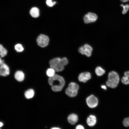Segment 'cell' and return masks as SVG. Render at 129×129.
<instances>
[{
	"mask_svg": "<svg viewBox=\"0 0 129 129\" xmlns=\"http://www.w3.org/2000/svg\"><path fill=\"white\" fill-rule=\"evenodd\" d=\"M96 122V118L93 115H90L87 119V123L88 125L89 126H94Z\"/></svg>",
	"mask_w": 129,
	"mask_h": 129,
	"instance_id": "4fadbf2b",
	"label": "cell"
},
{
	"mask_svg": "<svg viewBox=\"0 0 129 129\" xmlns=\"http://www.w3.org/2000/svg\"><path fill=\"white\" fill-rule=\"evenodd\" d=\"M34 95V91L32 89H28L25 92V95L27 99H30L32 98Z\"/></svg>",
	"mask_w": 129,
	"mask_h": 129,
	"instance_id": "9a60e30c",
	"label": "cell"
},
{
	"mask_svg": "<svg viewBox=\"0 0 129 129\" xmlns=\"http://www.w3.org/2000/svg\"><path fill=\"white\" fill-rule=\"evenodd\" d=\"M48 82L51 86L52 90L55 92L61 91L65 84V81L64 78L56 74L49 77Z\"/></svg>",
	"mask_w": 129,
	"mask_h": 129,
	"instance_id": "6da1fadb",
	"label": "cell"
},
{
	"mask_svg": "<svg viewBox=\"0 0 129 129\" xmlns=\"http://www.w3.org/2000/svg\"><path fill=\"white\" fill-rule=\"evenodd\" d=\"M121 6L123 8V10L122 12V13L123 14H126L128 11L129 9V5L128 4H126L124 5L123 4H121Z\"/></svg>",
	"mask_w": 129,
	"mask_h": 129,
	"instance_id": "ffe728a7",
	"label": "cell"
},
{
	"mask_svg": "<svg viewBox=\"0 0 129 129\" xmlns=\"http://www.w3.org/2000/svg\"><path fill=\"white\" fill-rule=\"evenodd\" d=\"M119 81V77L118 74L115 71H112L108 73V79L106 84L108 87L114 88L118 86Z\"/></svg>",
	"mask_w": 129,
	"mask_h": 129,
	"instance_id": "3957f363",
	"label": "cell"
},
{
	"mask_svg": "<svg viewBox=\"0 0 129 129\" xmlns=\"http://www.w3.org/2000/svg\"><path fill=\"white\" fill-rule=\"evenodd\" d=\"M101 88L105 90H106L107 89V87L105 85H102L101 86Z\"/></svg>",
	"mask_w": 129,
	"mask_h": 129,
	"instance_id": "4316f807",
	"label": "cell"
},
{
	"mask_svg": "<svg viewBox=\"0 0 129 129\" xmlns=\"http://www.w3.org/2000/svg\"><path fill=\"white\" fill-rule=\"evenodd\" d=\"M123 2H126L129 1V0H120Z\"/></svg>",
	"mask_w": 129,
	"mask_h": 129,
	"instance_id": "83f0119b",
	"label": "cell"
},
{
	"mask_svg": "<svg viewBox=\"0 0 129 129\" xmlns=\"http://www.w3.org/2000/svg\"><path fill=\"white\" fill-rule=\"evenodd\" d=\"M92 47L88 44H85L83 46L79 48L78 51L83 55H85L88 57H90L92 54Z\"/></svg>",
	"mask_w": 129,
	"mask_h": 129,
	"instance_id": "8992f818",
	"label": "cell"
},
{
	"mask_svg": "<svg viewBox=\"0 0 129 129\" xmlns=\"http://www.w3.org/2000/svg\"><path fill=\"white\" fill-rule=\"evenodd\" d=\"M10 74V69L8 66L4 63L0 65V75L1 76H6Z\"/></svg>",
	"mask_w": 129,
	"mask_h": 129,
	"instance_id": "9c48e42d",
	"label": "cell"
},
{
	"mask_svg": "<svg viewBox=\"0 0 129 129\" xmlns=\"http://www.w3.org/2000/svg\"><path fill=\"white\" fill-rule=\"evenodd\" d=\"M97 18V15L95 14L89 12L84 16L83 20L86 23L94 22L96 21Z\"/></svg>",
	"mask_w": 129,
	"mask_h": 129,
	"instance_id": "52a82bcc",
	"label": "cell"
},
{
	"mask_svg": "<svg viewBox=\"0 0 129 129\" xmlns=\"http://www.w3.org/2000/svg\"><path fill=\"white\" fill-rule=\"evenodd\" d=\"M91 78V75L88 72H85L80 73L79 75L78 78L79 81L81 82H86Z\"/></svg>",
	"mask_w": 129,
	"mask_h": 129,
	"instance_id": "30bf717a",
	"label": "cell"
},
{
	"mask_svg": "<svg viewBox=\"0 0 129 129\" xmlns=\"http://www.w3.org/2000/svg\"><path fill=\"white\" fill-rule=\"evenodd\" d=\"M56 2L55 1H53L52 0H46V3L49 6L52 7L54 5Z\"/></svg>",
	"mask_w": 129,
	"mask_h": 129,
	"instance_id": "7402d4cb",
	"label": "cell"
},
{
	"mask_svg": "<svg viewBox=\"0 0 129 129\" xmlns=\"http://www.w3.org/2000/svg\"><path fill=\"white\" fill-rule=\"evenodd\" d=\"M30 12L31 16L33 17H37L39 16V10L36 7H33L31 8Z\"/></svg>",
	"mask_w": 129,
	"mask_h": 129,
	"instance_id": "5bb4252c",
	"label": "cell"
},
{
	"mask_svg": "<svg viewBox=\"0 0 129 129\" xmlns=\"http://www.w3.org/2000/svg\"><path fill=\"white\" fill-rule=\"evenodd\" d=\"M121 81L124 84L127 85L129 84V78L124 76L122 77Z\"/></svg>",
	"mask_w": 129,
	"mask_h": 129,
	"instance_id": "44dd1931",
	"label": "cell"
},
{
	"mask_svg": "<svg viewBox=\"0 0 129 129\" xmlns=\"http://www.w3.org/2000/svg\"><path fill=\"white\" fill-rule=\"evenodd\" d=\"M52 129H60V128H59L56 127L53 128H52Z\"/></svg>",
	"mask_w": 129,
	"mask_h": 129,
	"instance_id": "f1b7e54d",
	"label": "cell"
},
{
	"mask_svg": "<svg viewBox=\"0 0 129 129\" xmlns=\"http://www.w3.org/2000/svg\"><path fill=\"white\" fill-rule=\"evenodd\" d=\"M69 123L72 125L75 124L78 121V117L76 114L72 113L69 115L68 117Z\"/></svg>",
	"mask_w": 129,
	"mask_h": 129,
	"instance_id": "8fae6325",
	"label": "cell"
},
{
	"mask_svg": "<svg viewBox=\"0 0 129 129\" xmlns=\"http://www.w3.org/2000/svg\"><path fill=\"white\" fill-rule=\"evenodd\" d=\"M55 72L54 69L50 68L47 70L46 73L47 75L50 77L54 76L55 74Z\"/></svg>",
	"mask_w": 129,
	"mask_h": 129,
	"instance_id": "ac0fdd59",
	"label": "cell"
},
{
	"mask_svg": "<svg viewBox=\"0 0 129 129\" xmlns=\"http://www.w3.org/2000/svg\"><path fill=\"white\" fill-rule=\"evenodd\" d=\"M7 51L3 45L0 44V57L2 58L6 55Z\"/></svg>",
	"mask_w": 129,
	"mask_h": 129,
	"instance_id": "e0dca14e",
	"label": "cell"
},
{
	"mask_svg": "<svg viewBox=\"0 0 129 129\" xmlns=\"http://www.w3.org/2000/svg\"><path fill=\"white\" fill-rule=\"evenodd\" d=\"M4 63L3 60L1 59V58H0V65Z\"/></svg>",
	"mask_w": 129,
	"mask_h": 129,
	"instance_id": "484cf974",
	"label": "cell"
},
{
	"mask_svg": "<svg viewBox=\"0 0 129 129\" xmlns=\"http://www.w3.org/2000/svg\"></svg>",
	"mask_w": 129,
	"mask_h": 129,
	"instance_id": "4dcf8cb0",
	"label": "cell"
},
{
	"mask_svg": "<svg viewBox=\"0 0 129 129\" xmlns=\"http://www.w3.org/2000/svg\"><path fill=\"white\" fill-rule=\"evenodd\" d=\"M14 76L15 79L17 81H22L24 79L25 75L22 71L18 70L15 73Z\"/></svg>",
	"mask_w": 129,
	"mask_h": 129,
	"instance_id": "7c38bea8",
	"label": "cell"
},
{
	"mask_svg": "<svg viewBox=\"0 0 129 129\" xmlns=\"http://www.w3.org/2000/svg\"><path fill=\"white\" fill-rule=\"evenodd\" d=\"M123 124L126 127L129 126V118H125L123 121Z\"/></svg>",
	"mask_w": 129,
	"mask_h": 129,
	"instance_id": "603a6c76",
	"label": "cell"
},
{
	"mask_svg": "<svg viewBox=\"0 0 129 129\" xmlns=\"http://www.w3.org/2000/svg\"><path fill=\"white\" fill-rule=\"evenodd\" d=\"M3 124L1 122H0V127H2V126H3Z\"/></svg>",
	"mask_w": 129,
	"mask_h": 129,
	"instance_id": "f546056e",
	"label": "cell"
},
{
	"mask_svg": "<svg viewBox=\"0 0 129 129\" xmlns=\"http://www.w3.org/2000/svg\"><path fill=\"white\" fill-rule=\"evenodd\" d=\"M124 76L129 78V71L125 72L124 73Z\"/></svg>",
	"mask_w": 129,
	"mask_h": 129,
	"instance_id": "cb8c5ba5",
	"label": "cell"
},
{
	"mask_svg": "<svg viewBox=\"0 0 129 129\" xmlns=\"http://www.w3.org/2000/svg\"><path fill=\"white\" fill-rule=\"evenodd\" d=\"M95 72L97 75L100 76L105 74V71L101 67L98 66L95 69Z\"/></svg>",
	"mask_w": 129,
	"mask_h": 129,
	"instance_id": "2e32d148",
	"label": "cell"
},
{
	"mask_svg": "<svg viewBox=\"0 0 129 129\" xmlns=\"http://www.w3.org/2000/svg\"><path fill=\"white\" fill-rule=\"evenodd\" d=\"M49 42V38L48 37L43 34H40L37 39L38 45L42 48H44L47 46Z\"/></svg>",
	"mask_w": 129,
	"mask_h": 129,
	"instance_id": "5b68a950",
	"label": "cell"
},
{
	"mask_svg": "<svg viewBox=\"0 0 129 129\" xmlns=\"http://www.w3.org/2000/svg\"><path fill=\"white\" fill-rule=\"evenodd\" d=\"M14 48L15 50L18 52H22L24 49L22 45L19 43H17L14 46Z\"/></svg>",
	"mask_w": 129,
	"mask_h": 129,
	"instance_id": "d6986e66",
	"label": "cell"
},
{
	"mask_svg": "<svg viewBox=\"0 0 129 129\" xmlns=\"http://www.w3.org/2000/svg\"><path fill=\"white\" fill-rule=\"evenodd\" d=\"M76 129H83L84 128L82 125H79L76 127Z\"/></svg>",
	"mask_w": 129,
	"mask_h": 129,
	"instance_id": "d4e9b609",
	"label": "cell"
},
{
	"mask_svg": "<svg viewBox=\"0 0 129 129\" xmlns=\"http://www.w3.org/2000/svg\"><path fill=\"white\" fill-rule=\"evenodd\" d=\"M86 102L87 105L89 107L93 108L97 105L98 100L93 95H91L87 98Z\"/></svg>",
	"mask_w": 129,
	"mask_h": 129,
	"instance_id": "ba28073f",
	"label": "cell"
},
{
	"mask_svg": "<svg viewBox=\"0 0 129 129\" xmlns=\"http://www.w3.org/2000/svg\"><path fill=\"white\" fill-rule=\"evenodd\" d=\"M79 89V86L77 84L74 82H71L65 90V93L70 97H75L77 95Z\"/></svg>",
	"mask_w": 129,
	"mask_h": 129,
	"instance_id": "277c9868",
	"label": "cell"
},
{
	"mask_svg": "<svg viewBox=\"0 0 129 129\" xmlns=\"http://www.w3.org/2000/svg\"><path fill=\"white\" fill-rule=\"evenodd\" d=\"M68 59L65 57L62 58L57 57L50 60L49 63L50 68L54 69L56 72H59L64 70V66L68 64Z\"/></svg>",
	"mask_w": 129,
	"mask_h": 129,
	"instance_id": "7a4b0ae2",
	"label": "cell"
}]
</instances>
